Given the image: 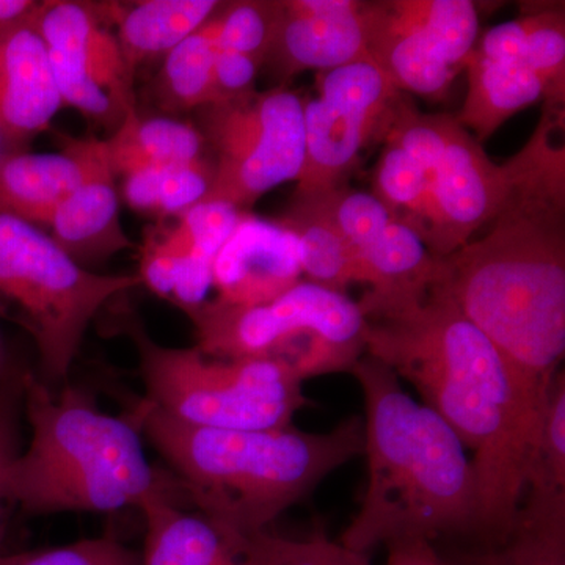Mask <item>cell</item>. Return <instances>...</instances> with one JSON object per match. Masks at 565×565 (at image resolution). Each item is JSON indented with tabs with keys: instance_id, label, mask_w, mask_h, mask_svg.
Returning <instances> with one entry per match:
<instances>
[{
	"instance_id": "cell-1",
	"label": "cell",
	"mask_w": 565,
	"mask_h": 565,
	"mask_svg": "<svg viewBox=\"0 0 565 565\" xmlns=\"http://www.w3.org/2000/svg\"><path fill=\"white\" fill-rule=\"evenodd\" d=\"M359 305L367 355L411 382L473 451L476 534L501 544L525 500L552 386L527 381L437 280L414 297Z\"/></svg>"
},
{
	"instance_id": "cell-2",
	"label": "cell",
	"mask_w": 565,
	"mask_h": 565,
	"mask_svg": "<svg viewBox=\"0 0 565 565\" xmlns=\"http://www.w3.org/2000/svg\"><path fill=\"white\" fill-rule=\"evenodd\" d=\"M563 117L544 110L509 159L508 199L481 239L440 258L437 282L527 381L548 390L565 352Z\"/></svg>"
},
{
	"instance_id": "cell-3",
	"label": "cell",
	"mask_w": 565,
	"mask_h": 565,
	"mask_svg": "<svg viewBox=\"0 0 565 565\" xmlns=\"http://www.w3.org/2000/svg\"><path fill=\"white\" fill-rule=\"evenodd\" d=\"M351 373L366 408L367 487L341 544L367 555L405 539L476 533L473 462L455 430L373 356H362Z\"/></svg>"
},
{
	"instance_id": "cell-4",
	"label": "cell",
	"mask_w": 565,
	"mask_h": 565,
	"mask_svg": "<svg viewBox=\"0 0 565 565\" xmlns=\"http://www.w3.org/2000/svg\"><path fill=\"white\" fill-rule=\"evenodd\" d=\"M141 434L173 468L189 503L218 525L264 533L286 509L364 452V423L351 416L332 433L296 427L228 430L191 426L148 399L136 407Z\"/></svg>"
},
{
	"instance_id": "cell-5",
	"label": "cell",
	"mask_w": 565,
	"mask_h": 565,
	"mask_svg": "<svg viewBox=\"0 0 565 565\" xmlns=\"http://www.w3.org/2000/svg\"><path fill=\"white\" fill-rule=\"evenodd\" d=\"M22 403L32 440L3 475L9 503L29 514H54L140 509L162 497L188 501L174 476L148 462L134 408L104 414L82 390L55 393L33 374H22Z\"/></svg>"
},
{
	"instance_id": "cell-6",
	"label": "cell",
	"mask_w": 565,
	"mask_h": 565,
	"mask_svg": "<svg viewBox=\"0 0 565 565\" xmlns=\"http://www.w3.org/2000/svg\"><path fill=\"white\" fill-rule=\"evenodd\" d=\"M196 348L215 359L270 360L300 381L351 373L366 352V318L345 292L302 280L270 302L207 300L188 313Z\"/></svg>"
},
{
	"instance_id": "cell-7",
	"label": "cell",
	"mask_w": 565,
	"mask_h": 565,
	"mask_svg": "<svg viewBox=\"0 0 565 565\" xmlns=\"http://www.w3.org/2000/svg\"><path fill=\"white\" fill-rule=\"evenodd\" d=\"M125 332L139 353L145 399L178 422L210 429H278L291 426L307 405L302 381L281 364L215 359L196 345L167 348L137 319H126Z\"/></svg>"
},
{
	"instance_id": "cell-8",
	"label": "cell",
	"mask_w": 565,
	"mask_h": 565,
	"mask_svg": "<svg viewBox=\"0 0 565 565\" xmlns=\"http://www.w3.org/2000/svg\"><path fill=\"white\" fill-rule=\"evenodd\" d=\"M137 285V274L85 269L46 230L0 210V303L20 310L39 349V379L50 388L65 381L92 319Z\"/></svg>"
},
{
	"instance_id": "cell-9",
	"label": "cell",
	"mask_w": 565,
	"mask_h": 565,
	"mask_svg": "<svg viewBox=\"0 0 565 565\" xmlns=\"http://www.w3.org/2000/svg\"><path fill=\"white\" fill-rule=\"evenodd\" d=\"M305 96L275 85L196 109L193 125L214 154L204 202L250 212L263 195L299 180L305 158Z\"/></svg>"
},
{
	"instance_id": "cell-10",
	"label": "cell",
	"mask_w": 565,
	"mask_h": 565,
	"mask_svg": "<svg viewBox=\"0 0 565 565\" xmlns=\"http://www.w3.org/2000/svg\"><path fill=\"white\" fill-rule=\"evenodd\" d=\"M316 90L315 98L303 99L305 158L294 199L344 185L364 148L385 139L403 98L367 61L316 74Z\"/></svg>"
},
{
	"instance_id": "cell-11",
	"label": "cell",
	"mask_w": 565,
	"mask_h": 565,
	"mask_svg": "<svg viewBox=\"0 0 565 565\" xmlns=\"http://www.w3.org/2000/svg\"><path fill=\"white\" fill-rule=\"evenodd\" d=\"M35 28L65 106L110 134L137 110L134 71L103 3L41 2Z\"/></svg>"
},
{
	"instance_id": "cell-12",
	"label": "cell",
	"mask_w": 565,
	"mask_h": 565,
	"mask_svg": "<svg viewBox=\"0 0 565 565\" xmlns=\"http://www.w3.org/2000/svg\"><path fill=\"white\" fill-rule=\"evenodd\" d=\"M511 184V162L494 163L456 118L444 154L427 180L419 236L429 252L446 258L470 243L478 230L497 217Z\"/></svg>"
},
{
	"instance_id": "cell-13",
	"label": "cell",
	"mask_w": 565,
	"mask_h": 565,
	"mask_svg": "<svg viewBox=\"0 0 565 565\" xmlns=\"http://www.w3.org/2000/svg\"><path fill=\"white\" fill-rule=\"evenodd\" d=\"M370 61L364 41L362 2L280 0V14L266 61L286 87L303 71L323 73Z\"/></svg>"
},
{
	"instance_id": "cell-14",
	"label": "cell",
	"mask_w": 565,
	"mask_h": 565,
	"mask_svg": "<svg viewBox=\"0 0 565 565\" xmlns=\"http://www.w3.org/2000/svg\"><path fill=\"white\" fill-rule=\"evenodd\" d=\"M63 139L79 158L82 177L77 188L52 215L46 232L84 267L136 248L121 225L117 174L107 159L104 140L93 136Z\"/></svg>"
},
{
	"instance_id": "cell-15",
	"label": "cell",
	"mask_w": 565,
	"mask_h": 565,
	"mask_svg": "<svg viewBox=\"0 0 565 565\" xmlns=\"http://www.w3.org/2000/svg\"><path fill=\"white\" fill-rule=\"evenodd\" d=\"M299 245L278 221L244 212L236 228L223 244L212 269V288L218 302L252 307L302 281Z\"/></svg>"
},
{
	"instance_id": "cell-16",
	"label": "cell",
	"mask_w": 565,
	"mask_h": 565,
	"mask_svg": "<svg viewBox=\"0 0 565 565\" xmlns=\"http://www.w3.org/2000/svg\"><path fill=\"white\" fill-rule=\"evenodd\" d=\"M173 498L141 505L147 535L141 565H259L256 535L236 533Z\"/></svg>"
},
{
	"instance_id": "cell-17",
	"label": "cell",
	"mask_w": 565,
	"mask_h": 565,
	"mask_svg": "<svg viewBox=\"0 0 565 565\" xmlns=\"http://www.w3.org/2000/svg\"><path fill=\"white\" fill-rule=\"evenodd\" d=\"M370 61L401 93L444 99L459 71L451 68L422 31L394 9L393 0L362 2Z\"/></svg>"
},
{
	"instance_id": "cell-18",
	"label": "cell",
	"mask_w": 565,
	"mask_h": 565,
	"mask_svg": "<svg viewBox=\"0 0 565 565\" xmlns=\"http://www.w3.org/2000/svg\"><path fill=\"white\" fill-rule=\"evenodd\" d=\"M63 106L46 46L33 20L0 41V126L29 145L50 129Z\"/></svg>"
},
{
	"instance_id": "cell-19",
	"label": "cell",
	"mask_w": 565,
	"mask_h": 565,
	"mask_svg": "<svg viewBox=\"0 0 565 565\" xmlns=\"http://www.w3.org/2000/svg\"><path fill=\"white\" fill-rule=\"evenodd\" d=\"M244 212L223 202L199 203L181 214L172 228L159 233L180 258L170 302L185 315L207 302L215 258Z\"/></svg>"
},
{
	"instance_id": "cell-20",
	"label": "cell",
	"mask_w": 565,
	"mask_h": 565,
	"mask_svg": "<svg viewBox=\"0 0 565 565\" xmlns=\"http://www.w3.org/2000/svg\"><path fill=\"white\" fill-rule=\"evenodd\" d=\"M217 0H140L103 3L134 73L152 58L166 57L182 40L217 13Z\"/></svg>"
},
{
	"instance_id": "cell-21",
	"label": "cell",
	"mask_w": 565,
	"mask_h": 565,
	"mask_svg": "<svg viewBox=\"0 0 565 565\" xmlns=\"http://www.w3.org/2000/svg\"><path fill=\"white\" fill-rule=\"evenodd\" d=\"M81 177L79 158L65 139L58 152H18L0 166V210L46 230Z\"/></svg>"
},
{
	"instance_id": "cell-22",
	"label": "cell",
	"mask_w": 565,
	"mask_h": 565,
	"mask_svg": "<svg viewBox=\"0 0 565 565\" xmlns=\"http://www.w3.org/2000/svg\"><path fill=\"white\" fill-rule=\"evenodd\" d=\"M463 70L468 90L457 121L471 129L479 143L492 137L509 118L545 99L541 77L522 62H497L471 52Z\"/></svg>"
},
{
	"instance_id": "cell-23",
	"label": "cell",
	"mask_w": 565,
	"mask_h": 565,
	"mask_svg": "<svg viewBox=\"0 0 565 565\" xmlns=\"http://www.w3.org/2000/svg\"><path fill=\"white\" fill-rule=\"evenodd\" d=\"M440 258L426 247L422 236L403 222L393 221L356 259V282L370 286L367 302L414 297L433 285Z\"/></svg>"
},
{
	"instance_id": "cell-24",
	"label": "cell",
	"mask_w": 565,
	"mask_h": 565,
	"mask_svg": "<svg viewBox=\"0 0 565 565\" xmlns=\"http://www.w3.org/2000/svg\"><path fill=\"white\" fill-rule=\"evenodd\" d=\"M104 147L117 177L147 167L180 166L206 158V143L193 122L170 115L145 117L139 110L129 114L104 140Z\"/></svg>"
},
{
	"instance_id": "cell-25",
	"label": "cell",
	"mask_w": 565,
	"mask_h": 565,
	"mask_svg": "<svg viewBox=\"0 0 565 565\" xmlns=\"http://www.w3.org/2000/svg\"><path fill=\"white\" fill-rule=\"evenodd\" d=\"M448 564L565 565V497L526 494L505 541Z\"/></svg>"
},
{
	"instance_id": "cell-26",
	"label": "cell",
	"mask_w": 565,
	"mask_h": 565,
	"mask_svg": "<svg viewBox=\"0 0 565 565\" xmlns=\"http://www.w3.org/2000/svg\"><path fill=\"white\" fill-rule=\"evenodd\" d=\"M217 54V20L214 14L163 57L156 77V98L163 110L180 114L214 102L212 79Z\"/></svg>"
},
{
	"instance_id": "cell-27",
	"label": "cell",
	"mask_w": 565,
	"mask_h": 565,
	"mask_svg": "<svg viewBox=\"0 0 565 565\" xmlns=\"http://www.w3.org/2000/svg\"><path fill=\"white\" fill-rule=\"evenodd\" d=\"M122 200L139 214L159 222L180 217L207 195L212 162L200 161L170 167H147L121 174Z\"/></svg>"
},
{
	"instance_id": "cell-28",
	"label": "cell",
	"mask_w": 565,
	"mask_h": 565,
	"mask_svg": "<svg viewBox=\"0 0 565 565\" xmlns=\"http://www.w3.org/2000/svg\"><path fill=\"white\" fill-rule=\"evenodd\" d=\"M278 222L296 237L302 273L308 281L341 292L351 282H356L355 256L313 202L292 200L288 212Z\"/></svg>"
},
{
	"instance_id": "cell-29",
	"label": "cell",
	"mask_w": 565,
	"mask_h": 565,
	"mask_svg": "<svg viewBox=\"0 0 565 565\" xmlns=\"http://www.w3.org/2000/svg\"><path fill=\"white\" fill-rule=\"evenodd\" d=\"M394 9L424 33L451 68L462 71L478 41L479 17L470 0H393Z\"/></svg>"
},
{
	"instance_id": "cell-30",
	"label": "cell",
	"mask_w": 565,
	"mask_h": 565,
	"mask_svg": "<svg viewBox=\"0 0 565 565\" xmlns=\"http://www.w3.org/2000/svg\"><path fill=\"white\" fill-rule=\"evenodd\" d=\"M525 47L523 63L533 70L546 88L545 107L564 109L565 17L564 3H531L523 9Z\"/></svg>"
},
{
	"instance_id": "cell-31",
	"label": "cell",
	"mask_w": 565,
	"mask_h": 565,
	"mask_svg": "<svg viewBox=\"0 0 565 565\" xmlns=\"http://www.w3.org/2000/svg\"><path fill=\"white\" fill-rule=\"evenodd\" d=\"M384 143V151L375 163L373 193L388 207L394 221L405 223L419 234L426 211V174L399 145Z\"/></svg>"
},
{
	"instance_id": "cell-32",
	"label": "cell",
	"mask_w": 565,
	"mask_h": 565,
	"mask_svg": "<svg viewBox=\"0 0 565 565\" xmlns=\"http://www.w3.org/2000/svg\"><path fill=\"white\" fill-rule=\"evenodd\" d=\"M294 200H308L319 207L351 248L355 263L394 221L392 212L374 193L355 191L345 184L319 196Z\"/></svg>"
},
{
	"instance_id": "cell-33",
	"label": "cell",
	"mask_w": 565,
	"mask_h": 565,
	"mask_svg": "<svg viewBox=\"0 0 565 565\" xmlns=\"http://www.w3.org/2000/svg\"><path fill=\"white\" fill-rule=\"evenodd\" d=\"M280 14V0H239L222 3L215 13L218 51L239 52L266 61Z\"/></svg>"
},
{
	"instance_id": "cell-34",
	"label": "cell",
	"mask_w": 565,
	"mask_h": 565,
	"mask_svg": "<svg viewBox=\"0 0 565 565\" xmlns=\"http://www.w3.org/2000/svg\"><path fill=\"white\" fill-rule=\"evenodd\" d=\"M565 494V375L557 373L546 403L526 493Z\"/></svg>"
},
{
	"instance_id": "cell-35",
	"label": "cell",
	"mask_w": 565,
	"mask_h": 565,
	"mask_svg": "<svg viewBox=\"0 0 565 565\" xmlns=\"http://www.w3.org/2000/svg\"><path fill=\"white\" fill-rule=\"evenodd\" d=\"M259 565H373L364 553L316 535L308 541H291L264 531L256 535Z\"/></svg>"
},
{
	"instance_id": "cell-36",
	"label": "cell",
	"mask_w": 565,
	"mask_h": 565,
	"mask_svg": "<svg viewBox=\"0 0 565 565\" xmlns=\"http://www.w3.org/2000/svg\"><path fill=\"white\" fill-rule=\"evenodd\" d=\"M0 565H141L139 553L114 537L87 539L76 544L0 556Z\"/></svg>"
},
{
	"instance_id": "cell-37",
	"label": "cell",
	"mask_w": 565,
	"mask_h": 565,
	"mask_svg": "<svg viewBox=\"0 0 565 565\" xmlns=\"http://www.w3.org/2000/svg\"><path fill=\"white\" fill-rule=\"evenodd\" d=\"M263 62L239 52L218 51L214 65V102L234 98L255 90Z\"/></svg>"
},
{
	"instance_id": "cell-38",
	"label": "cell",
	"mask_w": 565,
	"mask_h": 565,
	"mask_svg": "<svg viewBox=\"0 0 565 565\" xmlns=\"http://www.w3.org/2000/svg\"><path fill=\"white\" fill-rule=\"evenodd\" d=\"M22 401V375L17 374L0 388V544L3 539V504L9 503L3 492V475L18 455V404ZM2 556V555H0Z\"/></svg>"
},
{
	"instance_id": "cell-39",
	"label": "cell",
	"mask_w": 565,
	"mask_h": 565,
	"mask_svg": "<svg viewBox=\"0 0 565 565\" xmlns=\"http://www.w3.org/2000/svg\"><path fill=\"white\" fill-rule=\"evenodd\" d=\"M388 557L385 565H449L434 548L433 542L424 539H405L386 545Z\"/></svg>"
},
{
	"instance_id": "cell-40",
	"label": "cell",
	"mask_w": 565,
	"mask_h": 565,
	"mask_svg": "<svg viewBox=\"0 0 565 565\" xmlns=\"http://www.w3.org/2000/svg\"><path fill=\"white\" fill-rule=\"evenodd\" d=\"M40 6L36 0H0V41L22 25L31 24Z\"/></svg>"
},
{
	"instance_id": "cell-41",
	"label": "cell",
	"mask_w": 565,
	"mask_h": 565,
	"mask_svg": "<svg viewBox=\"0 0 565 565\" xmlns=\"http://www.w3.org/2000/svg\"><path fill=\"white\" fill-rule=\"evenodd\" d=\"M29 145L22 143V141L14 139L10 136L6 129L0 126V166L11 158V156L18 154V152L28 151Z\"/></svg>"
},
{
	"instance_id": "cell-42",
	"label": "cell",
	"mask_w": 565,
	"mask_h": 565,
	"mask_svg": "<svg viewBox=\"0 0 565 565\" xmlns=\"http://www.w3.org/2000/svg\"><path fill=\"white\" fill-rule=\"evenodd\" d=\"M3 313L2 303H0V315ZM14 373H11L9 362H7L6 349H3L2 340H0V388L13 377Z\"/></svg>"
}]
</instances>
